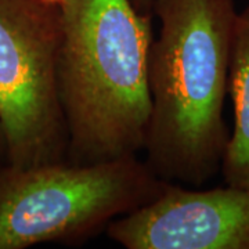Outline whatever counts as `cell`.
Returning a JSON list of instances; mask_svg holds the SVG:
<instances>
[{"mask_svg": "<svg viewBox=\"0 0 249 249\" xmlns=\"http://www.w3.org/2000/svg\"><path fill=\"white\" fill-rule=\"evenodd\" d=\"M148 57L150 119L144 162L163 181L204 186L229 140V94L238 11L234 0H155Z\"/></svg>", "mask_w": 249, "mask_h": 249, "instance_id": "1", "label": "cell"}, {"mask_svg": "<svg viewBox=\"0 0 249 249\" xmlns=\"http://www.w3.org/2000/svg\"><path fill=\"white\" fill-rule=\"evenodd\" d=\"M57 90L67 160L91 165L142 151L150 119L152 13L132 0H64Z\"/></svg>", "mask_w": 249, "mask_h": 249, "instance_id": "2", "label": "cell"}, {"mask_svg": "<svg viewBox=\"0 0 249 249\" xmlns=\"http://www.w3.org/2000/svg\"><path fill=\"white\" fill-rule=\"evenodd\" d=\"M139 155L25 169L0 165V249L78 245L150 204L168 186Z\"/></svg>", "mask_w": 249, "mask_h": 249, "instance_id": "3", "label": "cell"}, {"mask_svg": "<svg viewBox=\"0 0 249 249\" xmlns=\"http://www.w3.org/2000/svg\"><path fill=\"white\" fill-rule=\"evenodd\" d=\"M61 9L40 0H0V124L6 165L67 160L68 133L57 90Z\"/></svg>", "mask_w": 249, "mask_h": 249, "instance_id": "4", "label": "cell"}, {"mask_svg": "<svg viewBox=\"0 0 249 249\" xmlns=\"http://www.w3.org/2000/svg\"><path fill=\"white\" fill-rule=\"evenodd\" d=\"M198 188L169 183L106 232L126 249H249V188Z\"/></svg>", "mask_w": 249, "mask_h": 249, "instance_id": "5", "label": "cell"}, {"mask_svg": "<svg viewBox=\"0 0 249 249\" xmlns=\"http://www.w3.org/2000/svg\"><path fill=\"white\" fill-rule=\"evenodd\" d=\"M229 94L232 101L234 124L220 172L224 184L249 188V7L238 11L237 17Z\"/></svg>", "mask_w": 249, "mask_h": 249, "instance_id": "6", "label": "cell"}, {"mask_svg": "<svg viewBox=\"0 0 249 249\" xmlns=\"http://www.w3.org/2000/svg\"><path fill=\"white\" fill-rule=\"evenodd\" d=\"M132 3L140 13H152L155 0H132Z\"/></svg>", "mask_w": 249, "mask_h": 249, "instance_id": "7", "label": "cell"}, {"mask_svg": "<svg viewBox=\"0 0 249 249\" xmlns=\"http://www.w3.org/2000/svg\"><path fill=\"white\" fill-rule=\"evenodd\" d=\"M6 162V142H4V133L0 124V165Z\"/></svg>", "mask_w": 249, "mask_h": 249, "instance_id": "8", "label": "cell"}, {"mask_svg": "<svg viewBox=\"0 0 249 249\" xmlns=\"http://www.w3.org/2000/svg\"><path fill=\"white\" fill-rule=\"evenodd\" d=\"M40 1H45V3H49V4H55V6H61L64 0H40Z\"/></svg>", "mask_w": 249, "mask_h": 249, "instance_id": "9", "label": "cell"}]
</instances>
